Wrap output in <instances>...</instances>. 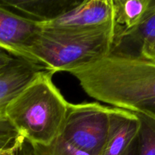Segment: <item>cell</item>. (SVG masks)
Returning a JSON list of instances; mask_svg holds the SVG:
<instances>
[{
	"label": "cell",
	"instance_id": "cell-11",
	"mask_svg": "<svg viewBox=\"0 0 155 155\" xmlns=\"http://www.w3.org/2000/svg\"><path fill=\"white\" fill-rule=\"evenodd\" d=\"M115 30H126L140 23L153 0H112Z\"/></svg>",
	"mask_w": 155,
	"mask_h": 155
},
{
	"label": "cell",
	"instance_id": "cell-17",
	"mask_svg": "<svg viewBox=\"0 0 155 155\" xmlns=\"http://www.w3.org/2000/svg\"><path fill=\"white\" fill-rule=\"evenodd\" d=\"M142 58L155 60V39L154 40L145 48L142 54Z\"/></svg>",
	"mask_w": 155,
	"mask_h": 155
},
{
	"label": "cell",
	"instance_id": "cell-5",
	"mask_svg": "<svg viewBox=\"0 0 155 155\" xmlns=\"http://www.w3.org/2000/svg\"><path fill=\"white\" fill-rule=\"evenodd\" d=\"M114 22L112 0H83L64 15L38 24L41 29L84 30Z\"/></svg>",
	"mask_w": 155,
	"mask_h": 155
},
{
	"label": "cell",
	"instance_id": "cell-9",
	"mask_svg": "<svg viewBox=\"0 0 155 155\" xmlns=\"http://www.w3.org/2000/svg\"><path fill=\"white\" fill-rule=\"evenodd\" d=\"M44 70L40 65L16 58L0 71V114H5L8 105Z\"/></svg>",
	"mask_w": 155,
	"mask_h": 155
},
{
	"label": "cell",
	"instance_id": "cell-14",
	"mask_svg": "<svg viewBox=\"0 0 155 155\" xmlns=\"http://www.w3.org/2000/svg\"><path fill=\"white\" fill-rule=\"evenodd\" d=\"M18 138V134L5 114H0V148L12 147Z\"/></svg>",
	"mask_w": 155,
	"mask_h": 155
},
{
	"label": "cell",
	"instance_id": "cell-15",
	"mask_svg": "<svg viewBox=\"0 0 155 155\" xmlns=\"http://www.w3.org/2000/svg\"><path fill=\"white\" fill-rule=\"evenodd\" d=\"M15 155H29L26 141L20 136L15 143Z\"/></svg>",
	"mask_w": 155,
	"mask_h": 155
},
{
	"label": "cell",
	"instance_id": "cell-16",
	"mask_svg": "<svg viewBox=\"0 0 155 155\" xmlns=\"http://www.w3.org/2000/svg\"><path fill=\"white\" fill-rule=\"evenodd\" d=\"M16 58L11 55L8 53L0 50V71L11 64Z\"/></svg>",
	"mask_w": 155,
	"mask_h": 155
},
{
	"label": "cell",
	"instance_id": "cell-8",
	"mask_svg": "<svg viewBox=\"0 0 155 155\" xmlns=\"http://www.w3.org/2000/svg\"><path fill=\"white\" fill-rule=\"evenodd\" d=\"M155 39V0L137 26L129 30H115L110 54L122 57H141Z\"/></svg>",
	"mask_w": 155,
	"mask_h": 155
},
{
	"label": "cell",
	"instance_id": "cell-20",
	"mask_svg": "<svg viewBox=\"0 0 155 155\" xmlns=\"http://www.w3.org/2000/svg\"><path fill=\"white\" fill-rule=\"evenodd\" d=\"M4 149H5V148H4ZM4 149H2V148H0V152H1L2 151V150H4Z\"/></svg>",
	"mask_w": 155,
	"mask_h": 155
},
{
	"label": "cell",
	"instance_id": "cell-10",
	"mask_svg": "<svg viewBox=\"0 0 155 155\" xmlns=\"http://www.w3.org/2000/svg\"><path fill=\"white\" fill-rule=\"evenodd\" d=\"M78 0H0V5L37 24L48 22L77 5Z\"/></svg>",
	"mask_w": 155,
	"mask_h": 155
},
{
	"label": "cell",
	"instance_id": "cell-3",
	"mask_svg": "<svg viewBox=\"0 0 155 155\" xmlns=\"http://www.w3.org/2000/svg\"><path fill=\"white\" fill-rule=\"evenodd\" d=\"M114 35V22L84 30L42 29L29 48V58L54 74L68 72L109 55Z\"/></svg>",
	"mask_w": 155,
	"mask_h": 155
},
{
	"label": "cell",
	"instance_id": "cell-12",
	"mask_svg": "<svg viewBox=\"0 0 155 155\" xmlns=\"http://www.w3.org/2000/svg\"><path fill=\"white\" fill-rule=\"evenodd\" d=\"M140 120V130L134 151L137 155H155V117L136 113Z\"/></svg>",
	"mask_w": 155,
	"mask_h": 155
},
{
	"label": "cell",
	"instance_id": "cell-7",
	"mask_svg": "<svg viewBox=\"0 0 155 155\" xmlns=\"http://www.w3.org/2000/svg\"><path fill=\"white\" fill-rule=\"evenodd\" d=\"M108 136L101 155H130L136 144L140 120L134 112L110 107Z\"/></svg>",
	"mask_w": 155,
	"mask_h": 155
},
{
	"label": "cell",
	"instance_id": "cell-4",
	"mask_svg": "<svg viewBox=\"0 0 155 155\" xmlns=\"http://www.w3.org/2000/svg\"><path fill=\"white\" fill-rule=\"evenodd\" d=\"M110 107L96 102L68 104L61 136L77 149L101 155L110 127Z\"/></svg>",
	"mask_w": 155,
	"mask_h": 155
},
{
	"label": "cell",
	"instance_id": "cell-2",
	"mask_svg": "<svg viewBox=\"0 0 155 155\" xmlns=\"http://www.w3.org/2000/svg\"><path fill=\"white\" fill-rule=\"evenodd\" d=\"M42 71L6 107L5 114L18 136L31 144L48 145L61 136L69 102Z\"/></svg>",
	"mask_w": 155,
	"mask_h": 155
},
{
	"label": "cell",
	"instance_id": "cell-13",
	"mask_svg": "<svg viewBox=\"0 0 155 155\" xmlns=\"http://www.w3.org/2000/svg\"><path fill=\"white\" fill-rule=\"evenodd\" d=\"M26 144L29 155H89L74 148L61 136L48 145H36L27 141Z\"/></svg>",
	"mask_w": 155,
	"mask_h": 155
},
{
	"label": "cell",
	"instance_id": "cell-18",
	"mask_svg": "<svg viewBox=\"0 0 155 155\" xmlns=\"http://www.w3.org/2000/svg\"><path fill=\"white\" fill-rule=\"evenodd\" d=\"M139 113L147 114L151 115V116L155 117V102L152 103V104H151L150 105H148L143 111L139 112Z\"/></svg>",
	"mask_w": 155,
	"mask_h": 155
},
{
	"label": "cell",
	"instance_id": "cell-1",
	"mask_svg": "<svg viewBox=\"0 0 155 155\" xmlns=\"http://www.w3.org/2000/svg\"><path fill=\"white\" fill-rule=\"evenodd\" d=\"M87 95L114 107L142 112L155 102V60L109 54L68 71Z\"/></svg>",
	"mask_w": 155,
	"mask_h": 155
},
{
	"label": "cell",
	"instance_id": "cell-19",
	"mask_svg": "<svg viewBox=\"0 0 155 155\" xmlns=\"http://www.w3.org/2000/svg\"><path fill=\"white\" fill-rule=\"evenodd\" d=\"M0 155H15V144L12 147L2 150L0 152Z\"/></svg>",
	"mask_w": 155,
	"mask_h": 155
},
{
	"label": "cell",
	"instance_id": "cell-6",
	"mask_svg": "<svg viewBox=\"0 0 155 155\" xmlns=\"http://www.w3.org/2000/svg\"><path fill=\"white\" fill-rule=\"evenodd\" d=\"M41 30L37 23L0 5V50L30 61L28 49Z\"/></svg>",
	"mask_w": 155,
	"mask_h": 155
}]
</instances>
